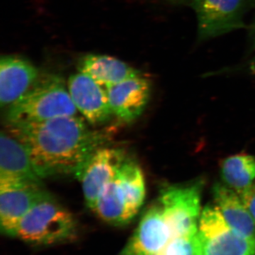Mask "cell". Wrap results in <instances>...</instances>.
<instances>
[{
    "label": "cell",
    "instance_id": "1",
    "mask_svg": "<svg viewBox=\"0 0 255 255\" xmlns=\"http://www.w3.org/2000/svg\"><path fill=\"white\" fill-rule=\"evenodd\" d=\"M7 125L9 134L26 147L35 171L42 179L76 175L106 142L103 133L92 130L77 115Z\"/></svg>",
    "mask_w": 255,
    "mask_h": 255
},
{
    "label": "cell",
    "instance_id": "2",
    "mask_svg": "<svg viewBox=\"0 0 255 255\" xmlns=\"http://www.w3.org/2000/svg\"><path fill=\"white\" fill-rule=\"evenodd\" d=\"M145 182L138 164L128 157L101 191L92 211L108 224L127 226L138 214L145 199Z\"/></svg>",
    "mask_w": 255,
    "mask_h": 255
},
{
    "label": "cell",
    "instance_id": "3",
    "mask_svg": "<svg viewBox=\"0 0 255 255\" xmlns=\"http://www.w3.org/2000/svg\"><path fill=\"white\" fill-rule=\"evenodd\" d=\"M77 112L63 80L55 75H46L37 79L21 98L8 107L6 122H43L63 116L77 115Z\"/></svg>",
    "mask_w": 255,
    "mask_h": 255
},
{
    "label": "cell",
    "instance_id": "4",
    "mask_svg": "<svg viewBox=\"0 0 255 255\" xmlns=\"http://www.w3.org/2000/svg\"><path fill=\"white\" fill-rule=\"evenodd\" d=\"M77 228L73 215L49 193L23 216L14 238L33 246H53L73 240Z\"/></svg>",
    "mask_w": 255,
    "mask_h": 255
},
{
    "label": "cell",
    "instance_id": "5",
    "mask_svg": "<svg viewBox=\"0 0 255 255\" xmlns=\"http://www.w3.org/2000/svg\"><path fill=\"white\" fill-rule=\"evenodd\" d=\"M196 249V255H255V240L231 228L216 206H206L199 219Z\"/></svg>",
    "mask_w": 255,
    "mask_h": 255
},
{
    "label": "cell",
    "instance_id": "6",
    "mask_svg": "<svg viewBox=\"0 0 255 255\" xmlns=\"http://www.w3.org/2000/svg\"><path fill=\"white\" fill-rule=\"evenodd\" d=\"M197 19V40L206 41L246 28L244 18L255 0H191Z\"/></svg>",
    "mask_w": 255,
    "mask_h": 255
},
{
    "label": "cell",
    "instance_id": "7",
    "mask_svg": "<svg viewBox=\"0 0 255 255\" xmlns=\"http://www.w3.org/2000/svg\"><path fill=\"white\" fill-rule=\"evenodd\" d=\"M48 194L43 184L0 178L1 233L14 238L20 221L38 201Z\"/></svg>",
    "mask_w": 255,
    "mask_h": 255
},
{
    "label": "cell",
    "instance_id": "8",
    "mask_svg": "<svg viewBox=\"0 0 255 255\" xmlns=\"http://www.w3.org/2000/svg\"><path fill=\"white\" fill-rule=\"evenodd\" d=\"M127 158L121 149L102 147L75 175L81 182L85 202L90 209H93L101 191L115 177Z\"/></svg>",
    "mask_w": 255,
    "mask_h": 255
},
{
    "label": "cell",
    "instance_id": "9",
    "mask_svg": "<svg viewBox=\"0 0 255 255\" xmlns=\"http://www.w3.org/2000/svg\"><path fill=\"white\" fill-rule=\"evenodd\" d=\"M171 238L170 228L156 200L142 216L120 255H157Z\"/></svg>",
    "mask_w": 255,
    "mask_h": 255
},
{
    "label": "cell",
    "instance_id": "10",
    "mask_svg": "<svg viewBox=\"0 0 255 255\" xmlns=\"http://www.w3.org/2000/svg\"><path fill=\"white\" fill-rule=\"evenodd\" d=\"M68 91L77 110L88 123L105 124L114 116L105 89L86 74L80 72L72 75Z\"/></svg>",
    "mask_w": 255,
    "mask_h": 255
},
{
    "label": "cell",
    "instance_id": "11",
    "mask_svg": "<svg viewBox=\"0 0 255 255\" xmlns=\"http://www.w3.org/2000/svg\"><path fill=\"white\" fill-rule=\"evenodd\" d=\"M113 115L126 123L138 118L148 102L151 85L148 79L137 74L105 88Z\"/></svg>",
    "mask_w": 255,
    "mask_h": 255
},
{
    "label": "cell",
    "instance_id": "12",
    "mask_svg": "<svg viewBox=\"0 0 255 255\" xmlns=\"http://www.w3.org/2000/svg\"><path fill=\"white\" fill-rule=\"evenodd\" d=\"M39 78L38 70L21 58L3 56L0 60V104L9 107Z\"/></svg>",
    "mask_w": 255,
    "mask_h": 255
},
{
    "label": "cell",
    "instance_id": "13",
    "mask_svg": "<svg viewBox=\"0 0 255 255\" xmlns=\"http://www.w3.org/2000/svg\"><path fill=\"white\" fill-rule=\"evenodd\" d=\"M0 178L43 184L26 147L16 137L4 131L0 135Z\"/></svg>",
    "mask_w": 255,
    "mask_h": 255
},
{
    "label": "cell",
    "instance_id": "14",
    "mask_svg": "<svg viewBox=\"0 0 255 255\" xmlns=\"http://www.w3.org/2000/svg\"><path fill=\"white\" fill-rule=\"evenodd\" d=\"M215 204L228 224L243 236L255 240V223L241 197L226 184L213 187Z\"/></svg>",
    "mask_w": 255,
    "mask_h": 255
},
{
    "label": "cell",
    "instance_id": "15",
    "mask_svg": "<svg viewBox=\"0 0 255 255\" xmlns=\"http://www.w3.org/2000/svg\"><path fill=\"white\" fill-rule=\"evenodd\" d=\"M79 70L89 75L105 89L140 73L122 60L98 54L87 55L82 58L79 63Z\"/></svg>",
    "mask_w": 255,
    "mask_h": 255
},
{
    "label": "cell",
    "instance_id": "16",
    "mask_svg": "<svg viewBox=\"0 0 255 255\" xmlns=\"http://www.w3.org/2000/svg\"><path fill=\"white\" fill-rule=\"evenodd\" d=\"M221 172L224 184L241 194L254 184L255 158L247 154L228 157L221 163Z\"/></svg>",
    "mask_w": 255,
    "mask_h": 255
},
{
    "label": "cell",
    "instance_id": "17",
    "mask_svg": "<svg viewBox=\"0 0 255 255\" xmlns=\"http://www.w3.org/2000/svg\"><path fill=\"white\" fill-rule=\"evenodd\" d=\"M196 234L172 238L157 255H196Z\"/></svg>",
    "mask_w": 255,
    "mask_h": 255
},
{
    "label": "cell",
    "instance_id": "18",
    "mask_svg": "<svg viewBox=\"0 0 255 255\" xmlns=\"http://www.w3.org/2000/svg\"><path fill=\"white\" fill-rule=\"evenodd\" d=\"M255 223V182L246 190L238 194Z\"/></svg>",
    "mask_w": 255,
    "mask_h": 255
},
{
    "label": "cell",
    "instance_id": "19",
    "mask_svg": "<svg viewBox=\"0 0 255 255\" xmlns=\"http://www.w3.org/2000/svg\"><path fill=\"white\" fill-rule=\"evenodd\" d=\"M249 47L251 52L255 50V17L249 28Z\"/></svg>",
    "mask_w": 255,
    "mask_h": 255
},
{
    "label": "cell",
    "instance_id": "20",
    "mask_svg": "<svg viewBox=\"0 0 255 255\" xmlns=\"http://www.w3.org/2000/svg\"><path fill=\"white\" fill-rule=\"evenodd\" d=\"M241 68L249 73L255 75V55L251 59L246 61L244 65L242 66Z\"/></svg>",
    "mask_w": 255,
    "mask_h": 255
},
{
    "label": "cell",
    "instance_id": "21",
    "mask_svg": "<svg viewBox=\"0 0 255 255\" xmlns=\"http://www.w3.org/2000/svg\"><path fill=\"white\" fill-rule=\"evenodd\" d=\"M169 3L176 5L190 4L191 0H167Z\"/></svg>",
    "mask_w": 255,
    "mask_h": 255
}]
</instances>
